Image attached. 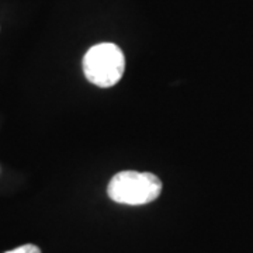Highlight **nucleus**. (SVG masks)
Masks as SVG:
<instances>
[{"instance_id": "f257e3e1", "label": "nucleus", "mask_w": 253, "mask_h": 253, "mask_svg": "<svg viewBox=\"0 0 253 253\" xmlns=\"http://www.w3.org/2000/svg\"><path fill=\"white\" fill-rule=\"evenodd\" d=\"M107 193L110 199L120 204L144 206L161 196L162 181L152 173L126 170L110 180Z\"/></svg>"}, {"instance_id": "f03ea898", "label": "nucleus", "mask_w": 253, "mask_h": 253, "mask_svg": "<svg viewBox=\"0 0 253 253\" xmlns=\"http://www.w3.org/2000/svg\"><path fill=\"white\" fill-rule=\"evenodd\" d=\"M126 71V56L121 48L111 42L91 46L83 58V72L93 84L111 87L120 82Z\"/></svg>"}, {"instance_id": "7ed1b4c3", "label": "nucleus", "mask_w": 253, "mask_h": 253, "mask_svg": "<svg viewBox=\"0 0 253 253\" xmlns=\"http://www.w3.org/2000/svg\"><path fill=\"white\" fill-rule=\"evenodd\" d=\"M4 253H41V249L36 246V245H23V246H20V248H16V249H13V251H9V252H4Z\"/></svg>"}]
</instances>
